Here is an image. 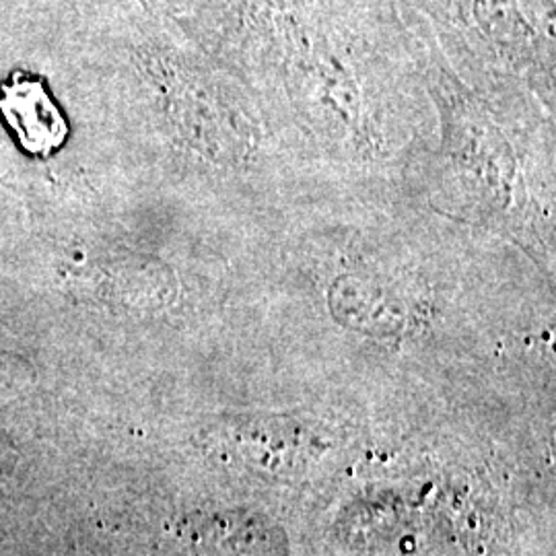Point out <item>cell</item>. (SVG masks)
<instances>
[{
  "label": "cell",
  "mask_w": 556,
  "mask_h": 556,
  "mask_svg": "<svg viewBox=\"0 0 556 556\" xmlns=\"http://www.w3.org/2000/svg\"><path fill=\"white\" fill-rule=\"evenodd\" d=\"M0 116L34 157H50L68 137V124L38 77L13 73L0 85Z\"/></svg>",
  "instance_id": "cell-1"
}]
</instances>
